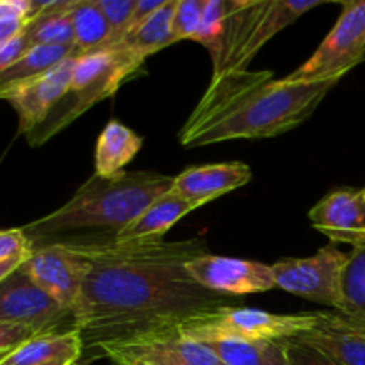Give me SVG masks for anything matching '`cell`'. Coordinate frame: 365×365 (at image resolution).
<instances>
[{"label":"cell","mask_w":365,"mask_h":365,"mask_svg":"<svg viewBox=\"0 0 365 365\" xmlns=\"http://www.w3.org/2000/svg\"><path fill=\"white\" fill-rule=\"evenodd\" d=\"M64 242L78 246L91 262L71 310L84 351L177 331L185 321L228 305V296L202 287L185 267L207 253L203 237L148 245Z\"/></svg>","instance_id":"cell-1"},{"label":"cell","mask_w":365,"mask_h":365,"mask_svg":"<svg viewBox=\"0 0 365 365\" xmlns=\"http://www.w3.org/2000/svg\"><path fill=\"white\" fill-rule=\"evenodd\" d=\"M341 81H274L273 71H232L212 78L182 127L184 148L285 134L309 120Z\"/></svg>","instance_id":"cell-2"},{"label":"cell","mask_w":365,"mask_h":365,"mask_svg":"<svg viewBox=\"0 0 365 365\" xmlns=\"http://www.w3.org/2000/svg\"><path fill=\"white\" fill-rule=\"evenodd\" d=\"M175 177L157 171H123L103 178L93 173L70 200L25 225L21 230L32 248L82 237L84 232H102V241L114 239L150 203L173 189Z\"/></svg>","instance_id":"cell-3"},{"label":"cell","mask_w":365,"mask_h":365,"mask_svg":"<svg viewBox=\"0 0 365 365\" xmlns=\"http://www.w3.org/2000/svg\"><path fill=\"white\" fill-rule=\"evenodd\" d=\"M145 59L125 48H106L78 57L70 88L38 128L27 134L29 145L39 146L102 100L114 96L125 81L141 70Z\"/></svg>","instance_id":"cell-4"},{"label":"cell","mask_w":365,"mask_h":365,"mask_svg":"<svg viewBox=\"0 0 365 365\" xmlns=\"http://www.w3.org/2000/svg\"><path fill=\"white\" fill-rule=\"evenodd\" d=\"M321 4L323 0H241L225 21L220 45L212 53V78L232 71H246L269 39Z\"/></svg>","instance_id":"cell-5"},{"label":"cell","mask_w":365,"mask_h":365,"mask_svg":"<svg viewBox=\"0 0 365 365\" xmlns=\"http://www.w3.org/2000/svg\"><path fill=\"white\" fill-rule=\"evenodd\" d=\"M317 314H271L246 307H221L178 327V334L198 342L216 339L284 341L316 327Z\"/></svg>","instance_id":"cell-6"},{"label":"cell","mask_w":365,"mask_h":365,"mask_svg":"<svg viewBox=\"0 0 365 365\" xmlns=\"http://www.w3.org/2000/svg\"><path fill=\"white\" fill-rule=\"evenodd\" d=\"M365 59V0L342 4V13L316 52L294 71L284 77L292 82L337 78Z\"/></svg>","instance_id":"cell-7"},{"label":"cell","mask_w":365,"mask_h":365,"mask_svg":"<svg viewBox=\"0 0 365 365\" xmlns=\"http://www.w3.org/2000/svg\"><path fill=\"white\" fill-rule=\"evenodd\" d=\"M346 262L348 253L330 242L312 257L285 259L271 267L278 289L342 312V273Z\"/></svg>","instance_id":"cell-8"},{"label":"cell","mask_w":365,"mask_h":365,"mask_svg":"<svg viewBox=\"0 0 365 365\" xmlns=\"http://www.w3.org/2000/svg\"><path fill=\"white\" fill-rule=\"evenodd\" d=\"M89 267L91 262L88 255L70 242H52L32 248L31 255L21 264V269L31 280L68 312L73 310L81 296Z\"/></svg>","instance_id":"cell-9"},{"label":"cell","mask_w":365,"mask_h":365,"mask_svg":"<svg viewBox=\"0 0 365 365\" xmlns=\"http://www.w3.org/2000/svg\"><path fill=\"white\" fill-rule=\"evenodd\" d=\"M64 321L73 324L71 312L39 289L21 266L0 282V323L31 328L36 334H50L59 331L57 328Z\"/></svg>","instance_id":"cell-10"},{"label":"cell","mask_w":365,"mask_h":365,"mask_svg":"<svg viewBox=\"0 0 365 365\" xmlns=\"http://www.w3.org/2000/svg\"><path fill=\"white\" fill-rule=\"evenodd\" d=\"M185 267L202 287L225 296L255 294L277 289L273 267L253 260L205 253L189 260Z\"/></svg>","instance_id":"cell-11"},{"label":"cell","mask_w":365,"mask_h":365,"mask_svg":"<svg viewBox=\"0 0 365 365\" xmlns=\"http://www.w3.org/2000/svg\"><path fill=\"white\" fill-rule=\"evenodd\" d=\"M77 61L78 56L71 52L52 70L11 89L0 98L9 102L16 110L20 134L27 135L38 128L59 103V100L66 95Z\"/></svg>","instance_id":"cell-12"},{"label":"cell","mask_w":365,"mask_h":365,"mask_svg":"<svg viewBox=\"0 0 365 365\" xmlns=\"http://www.w3.org/2000/svg\"><path fill=\"white\" fill-rule=\"evenodd\" d=\"M100 351L110 360L127 356L159 365H223L209 346L184 337L178 331L106 344L100 348Z\"/></svg>","instance_id":"cell-13"},{"label":"cell","mask_w":365,"mask_h":365,"mask_svg":"<svg viewBox=\"0 0 365 365\" xmlns=\"http://www.w3.org/2000/svg\"><path fill=\"white\" fill-rule=\"evenodd\" d=\"M312 228L334 245L365 246V189H337L328 192L309 210Z\"/></svg>","instance_id":"cell-14"},{"label":"cell","mask_w":365,"mask_h":365,"mask_svg":"<svg viewBox=\"0 0 365 365\" xmlns=\"http://www.w3.org/2000/svg\"><path fill=\"white\" fill-rule=\"evenodd\" d=\"M317 323L299 335L339 365H365V321L342 312H316Z\"/></svg>","instance_id":"cell-15"},{"label":"cell","mask_w":365,"mask_h":365,"mask_svg":"<svg viewBox=\"0 0 365 365\" xmlns=\"http://www.w3.org/2000/svg\"><path fill=\"white\" fill-rule=\"evenodd\" d=\"M252 180V168L245 163H220L192 166L175 177L173 191L187 200L195 210L235 191Z\"/></svg>","instance_id":"cell-16"},{"label":"cell","mask_w":365,"mask_h":365,"mask_svg":"<svg viewBox=\"0 0 365 365\" xmlns=\"http://www.w3.org/2000/svg\"><path fill=\"white\" fill-rule=\"evenodd\" d=\"M195 207L171 189L150 203L127 228L118 232L113 241L118 245H148L164 241V235L175 223L191 214Z\"/></svg>","instance_id":"cell-17"},{"label":"cell","mask_w":365,"mask_h":365,"mask_svg":"<svg viewBox=\"0 0 365 365\" xmlns=\"http://www.w3.org/2000/svg\"><path fill=\"white\" fill-rule=\"evenodd\" d=\"M84 353L82 339L77 330L50 331L29 339L25 344L0 360V365H45L56 360L78 362Z\"/></svg>","instance_id":"cell-18"},{"label":"cell","mask_w":365,"mask_h":365,"mask_svg":"<svg viewBox=\"0 0 365 365\" xmlns=\"http://www.w3.org/2000/svg\"><path fill=\"white\" fill-rule=\"evenodd\" d=\"M143 148V138L121 121L110 120L95 146V175L103 178L123 173V168Z\"/></svg>","instance_id":"cell-19"},{"label":"cell","mask_w":365,"mask_h":365,"mask_svg":"<svg viewBox=\"0 0 365 365\" xmlns=\"http://www.w3.org/2000/svg\"><path fill=\"white\" fill-rule=\"evenodd\" d=\"M178 0H164L163 6L130 36H125L109 48H125L138 53L143 59H148L159 50L173 45L171 41V27H173L175 11ZM106 50V48H103Z\"/></svg>","instance_id":"cell-20"},{"label":"cell","mask_w":365,"mask_h":365,"mask_svg":"<svg viewBox=\"0 0 365 365\" xmlns=\"http://www.w3.org/2000/svg\"><path fill=\"white\" fill-rule=\"evenodd\" d=\"M71 0L46 2L25 27L24 36L34 46H73V25L70 20Z\"/></svg>","instance_id":"cell-21"},{"label":"cell","mask_w":365,"mask_h":365,"mask_svg":"<svg viewBox=\"0 0 365 365\" xmlns=\"http://www.w3.org/2000/svg\"><path fill=\"white\" fill-rule=\"evenodd\" d=\"M223 365H287L280 341L216 339L203 342Z\"/></svg>","instance_id":"cell-22"},{"label":"cell","mask_w":365,"mask_h":365,"mask_svg":"<svg viewBox=\"0 0 365 365\" xmlns=\"http://www.w3.org/2000/svg\"><path fill=\"white\" fill-rule=\"evenodd\" d=\"M70 20L73 25V52L78 57L96 52L109 41L110 27L96 0H71Z\"/></svg>","instance_id":"cell-23"},{"label":"cell","mask_w":365,"mask_h":365,"mask_svg":"<svg viewBox=\"0 0 365 365\" xmlns=\"http://www.w3.org/2000/svg\"><path fill=\"white\" fill-rule=\"evenodd\" d=\"M73 52V46H34L16 63L0 70V98L11 89L39 77L66 59Z\"/></svg>","instance_id":"cell-24"},{"label":"cell","mask_w":365,"mask_h":365,"mask_svg":"<svg viewBox=\"0 0 365 365\" xmlns=\"http://www.w3.org/2000/svg\"><path fill=\"white\" fill-rule=\"evenodd\" d=\"M342 314L365 321V246L348 255L342 273Z\"/></svg>","instance_id":"cell-25"},{"label":"cell","mask_w":365,"mask_h":365,"mask_svg":"<svg viewBox=\"0 0 365 365\" xmlns=\"http://www.w3.org/2000/svg\"><path fill=\"white\" fill-rule=\"evenodd\" d=\"M205 2L207 0H178L173 27H171V41L178 43L182 39L195 41L200 24H202Z\"/></svg>","instance_id":"cell-26"},{"label":"cell","mask_w":365,"mask_h":365,"mask_svg":"<svg viewBox=\"0 0 365 365\" xmlns=\"http://www.w3.org/2000/svg\"><path fill=\"white\" fill-rule=\"evenodd\" d=\"M135 4H138V0H96V6L100 7L110 27L109 41L100 50L113 46L123 36L125 27H127L128 20L135 9Z\"/></svg>","instance_id":"cell-27"},{"label":"cell","mask_w":365,"mask_h":365,"mask_svg":"<svg viewBox=\"0 0 365 365\" xmlns=\"http://www.w3.org/2000/svg\"><path fill=\"white\" fill-rule=\"evenodd\" d=\"M280 344L287 365H339L327 353L299 337L284 339Z\"/></svg>","instance_id":"cell-28"},{"label":"cell","mask_w":365,"mask_h":365,"mask_svg":"<svg viewBox=\"0 0 365 365\" xmlns=\"http://www.w3.org/2000/svg\"><path fill=\"white\" fill-rule=\"evenodd\" d=\"M31 252L32 245L21 228L0 230V262L18 259V257H29Z\"/></svg>","instance_id":"cell-29"},{"label":"cell","mask_w":365,"mask_h":365,"mask_svg":"<svg viewBox=\"0 0 365 365\" xmlns=\"http://www.w3.org/2000/svg\"><path fill=\"white\" fill-rule=\"evenodd\" d=\"M36 335L39 334H36L31 328L0 323V360L6 359L9 353H13L14 349L20 348L21 344H25L29 339L36 337Z\"/></svg>","instance_id":"cell-30"},{"label":"cell","mask_w":365,"mask_h":365,"mask_svg":"<svg viewBox=\"0 0 365 365\" xmlns=\"http://www.w3.org/2000/svg\"><path fill=\"white\" fill-rule=\"evenodd\" d=\"M45 4L36 0H0V20L31 21Z\"/></svg>","instance_id":"cell-31"},{"label":"cell","mask_w":365,"mask_h":365,"mask_svg":"<svg viewBox=\"0 0 365 365\" xmlns=\"http://www.w3.org/2000/svg\"><path fill=\"white\" fill-rule=\"evenodd\" d=\"M31 50V45L27 43L25 36H18L13 41L6 43V45H0V70L11 66L13 63H16L21 56Z\"/></svg>","instance_id":"cell-32"},{"label":"cell","mask_w":365,"mask_h":365,"mask_svg":"<svg viewBox=\"0 0 365 365\" xmlns=\"http://www.w3.org/2000/svg\"><path fill=\"white\" fill-rule=\"evenodd\" d=\"M27 24L29 21L21 20H0V45H6L24 34Z\"/></svg>","instance_id":"cell-33"},{"label":"cell","mask_w":365,"mask_h":365,"mask_svg":"<svg viewBox=\"0 0 365 365\" xmlns=\"http://www.w3.org/2000/svg\"><path fill=\"white\" fill-rule=\"evenodd\" d=\"M25 259H27V257H18V259H11V260H6V262H0V282H2L4 278L9 277L13 271H16L18 267L25 262Z\"/></svg>","instance_id":"cell-34"},{"label":"cell","mask_w":365,"mask_h":365,"mask_svg":"<svg viewBox=\"0 0 365 365\" xmlns=\"http://www.w3.org/2000/svg\"><path fill=\"white\" fill-rule=\"evenodd\" d=\"M113 362L116 365H159L152 362H145V360L138 359H127V356H118V359H113Z\"/></svg>","instance_id":"cell-35"},{"label":"cell","mask_w":365,"mask_h":365,"mask_svg":"<svg viewBox=\"0 0 365 365\" xmlns=\"http://www.w3.org/2000/svg\"><path fill=\"white\" fill-rule=\"evenodd\" d=\"M73 364V360H56V362H50V364H45V365H71Z\"/></svg>","instance_id":"cell-36"},{"label":"cell","mask_w":365,"mask_h":365,"mask_svg":"<svg viewBox=\"0 0 365 365\" xmlns=\"http://www.w3.org/2000/svg\"><path fill=\"white\" fill-rule=\"evenodd\" d=\"M71 365H81V364H78V362H73Z\"/></svg>","instance_id":"cell-37"},{"label":"cell","mask_w":365,"mask_h":365,"mask_svg":"<svg viewBox=\"0 0 365 365\" xmlns=\"http://www.w3.org/2000/svg\"><path fill=\"white\" fill-rule=\"evenodd\" d=\"M364 189H365V185H364Z\"/></svg>","instance_id":"cell-38"}]
</instances>
